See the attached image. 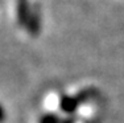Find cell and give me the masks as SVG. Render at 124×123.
<instances>
[{
    "mask_svg": "<svg viewBox=\"0 0 124 123\" xmlns=\"http://www.w3.org/2000/svg\"><path fill=\"white\" fill-rule=\"evenodd\" d=\"M29 11H28V0H19L17 4V19L20 25H24L28 21Z\"/></svg>",
    "mask_w": 124,
    "mask_h": 123,
    "instance_id": "cell-1",
    "label": "cell"
},
{
    "mask_svg": "<svg viewBox=\"0 0 124 123\" xmlns=\"http://www.w3.org/2000/svg\"><path fill=\"white\" fill-rule=\"evenodd\" d=\"M28 29H29V32L32 33V36L37 33V29H38V21H37V16H36V13H34L33 16L31 17V20H29V23H28Z\"/></svg>",
    "mask_w": 124,
    "mask_h": 123,
    "instance_id": "cell-2",
    "label": "cell"
},
{
    "mask_svg": "<svg viewBox=\"0 0 124 123\" xmlns=\"http://www.w3.org/2000/svg\"><path fill=\"white\" fill-rule=\"evenodd\" d=\"M41 123H57V118L53 116V115H48V116H45V118H42Z\"/></svg>",
    "mask_w": 124,
    "mask_h": 123,
    "instance_id": "cell-3",
    "label": "cell"
},
{
    "mask_svg": "<svg viewBox=\"0 0 124 123\" xmlns=\"http://www.w3.org/2000/svg\"><path fill=\"white\" fill-rule=\"evenodd\" d=\"M4 119H5V111L3 109V106L0 105V123L4 122Z\"/></svg>",
    "mask_w": 124,
    "mask_h": 123,
    "instance_id": "cell-4",
    "label": "cell"
}]
</instances>
